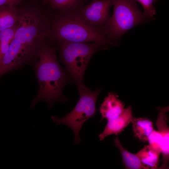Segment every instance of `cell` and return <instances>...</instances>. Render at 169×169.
Instances as JSON below:
<instances>
[{
	"label": "cell",
	"mask_w": 169,
	"mask_h": 169,
	"mask_svg": "<svg viewBox=\"0 0 169 169\" xmlns=\"http://www.w3.org/2000/svg\"><path fill=\"white\" fill-rule=\"evenodd\" d=\"M48 13L49 28L46 38L51 43L96 42L107 47L118 43L107 38L104 27L93 25L82 14L80 8Z\"/></svg>",
	"instance_id": "6da1fadb"
},
{
	"label": "cell",
	"mask_w": 169,
	"mask_h": 169,
	"mask_svg": "<svg viewBox=\"0 0 169 169\" xmlns=\"http://www.w3.org/2000/svg\"><path fill=\"white\" fill-rule=\"evenodd\" d=\"M56 49L51 43L44 40L38 53L39 60L34 64V69L39 90L32 102L30 110L40 101L45 102L50 108L56 101L64 103L68 100L62 92L69 81V77L57 60Z\"/></svg>",
	"instance_id": "7a4b0ae2"
},
{
	"label": "cell",
	"mask_w": 169,
	"mask_h": 169,
	"mask_svg": "<svg viewBox=\"0 0 169 169\" xmlns=\"http://www.w3.org/2000/svg\"><path fill=\"white\" fill-rule=\"evenodd\" d=\"M18 8V26L14 38L22 47L24 65L34 64L49 29L48 13L36 6Z\"/></svg>",
	"instance_id": "3957f363"
},
{
	"label": "cell",
	"mask_w": 169,
	"mask_h": 169,
	"mask_svg": "<svg viewBox=\"0 0 169 169\" xmlns=\"http://www.w3.org/2000/svg\"><path fill=\"white\" fill-rule=\"evenodd\" d=\"M61 62L76 84L83 83L86 68L96 52L107 47L98 43L58 42Z\"/></svg>",
	"instance_id": "277c9868"
},
{
	"label": "cell",
	"mask_w": 169,
	"mask_h": 169,
	"mask_svg": "<svg viewBox=\"0 0 169 169\" xmlns=\"http://www.w3.org/2000/svg\"><path fill=\"white\" fill-rule=\"evenodd\" d=\"M113 12L104 27L109 40L116 43L133 27L153 19L146 17L138 8L136 0H112Z\"/></svg>",
	"instance_id": "5b68a950"
},
{
	"label": "cell",
	"mask_w": 169,
	"mask_h": 169,
	"mask_svg": "<svg viewBox=\"0 0 169 169\" xmlns=\"http://www.w3.org/2000/svg\"><path fill=\"white\" fill-rule=\"evenodd\" d=\"M77 85L79 99L74 108L64 117L59 118L54 115L51 116V119L57 125L64 124L72 129L74 136V143L77 145L81 141L79 133L82 126L86 121L94 116L96 111V103L101 90L92 91L83 83Z\"/></svg>",
	"instance_id": "8992f818"
},
{
	"label": "cell",
	"mask_w": 169,
	"mask_h": 169,
	"mask_svg": "<svg viewBox=\"0 0 169 169\" xmlns=\"http://www.w3.org/2000/svg\"><path fill=\"white\" fill-rule=\"evenodd\" d=\"M112 0H92L89 4L80 8L85 18L92 25L104 27L110 18V10Z\"/></svg>",
	"instance_id": "52a82bcc"
},
{
	"label": "cell",
	"mask_w": 169,
	"mask_h": 169,
	"mask_svg": "<svg viewBox=\"0 0 169 169\" xmlns=\"http://www.w3.org/2000/svg\"><path fill=\"white\" fill-rule=\"evenodd\" d=\"M134 118L131 106L129 105L117 117L107 120L103 131L99 135L100 140H103L106 137L111 135L118 136L131 123Z\"/></svg>",
	"instance_id": "ba28073f"
},
{
	"label": "cell",
	"mask_w": 169,
	"mask_h": 169,
	"mask_svg": "<svg viewBox=\"0 0 169 169\" xmlns=\"http://www.w3.org/2000/svg\"><path fill=\"white\" fill-rule=\"evenodd\" d=\"M158 114L156 122L158 131L162 138L161 153L162 164L160 169L167 168L169 161V128L167 125L166 113L169 111V106L158 107Z\"/></svg>",
	"instance_id": "9c48e42d"
},
{
	"label": "cell",
	"mask_w": 169,
	"mask_h": 169,
	"mask_svg": "<svg viewBox=\"0 0 169 169\" xmlns=\"http://www.w3.org/2000/svg\"><path fill=\"white\" fill-rule=\"evenodd\" d=\"M125 105L118 99V96L113 92L109 93L99 108L102 118L107 120L115 118L124 110Z\"/></svg>",
	"instance_id": "30bf717a"
},
{
	"label": "cell",
	"mask_w": 169,
	"mask_h": 169,
	"mask_svg": "<svg viewBox=\"0 0 169 169\" xmlns=\"http://www.w3.org/2000/svg\"><path fill=\"white\" fill-rule=\"evenodd\" d=\"M19 17V9L17 6L7 5L0 7V31L15 26Z\"/></svg>",
	"instance_id": "8fae6325"
},
{
	"label": "cell",
	"mask_w": 169,
	"mask_h": 169,
	"mask_svg": "<svg viewBox=\"0 0 169 169\" xmlns=\"http://www.w3.org/2000/svg\"><path fill=\"white\" fill-rule=\"evenodd\" d=\"M131 123L135 136L145 142L148 141L149 135L154 129L152 122L146 118H134Z\"/></svg>",
	"instance_id": "7c38bea8"
},
{
	"label": "cell",
	"mask_w": 169,
	"mask_h": 169,
	"mask_svg": "<svg viewBox=\"0 0 169 169\" xmlns=\"http://www.w3.org/2000/svg\"><path fill=\"white\" fill-rule=\"evenodd\" d=\"M114 142L115 145L120 152L126 169H148L142 164L136 154L129 152L123 147L118 137H116L114 139Z\"/></svg>",
	"instance_id": "4fadbf2b"
},
{
	"label": "cell",
	"mask_w": 169,
	"mask_h": 169,
	"mask_svg": "<svg viewBox=\"0 0 169 169\" xmlns=\"http://www.w3.org/2000/svg\"><path fill=\"white\" fill-rule=\"evenodd\" d=\"M142 164L148 169H157L159 167L160 154L150 145L145 146L136 154Z\"/></svg>",
	"instance_id": "5bb4252c"
},
{
	"label": "cell",
	"mask_w": 169,
	"mask_h": 169,
	"mask_svg": "<svg viewBox=\"0 0 169 169\" xmlns=\"http://www.w3.org/2000/svg\"><path fill=\"white\" fill-rule=\"evenodd\" d=\"M18 26V23L14 27L0 31V62L8 51Z\"/></svg>",
	"instance_id": "9a60e30c"
},
{
	"label": "cell",
	"mask_w": 169,
	"mask_h": 169,
	"mask_svg": "<svg viewBox=\"0 0 169 169\" xmlns=\"http://www.w3.org/2000/svg\"><path fill=\"white\" fill-rule=\"evenodd\" d=\"M52 9L55 11H66L82 7L84 0H49Z\"/></svg>",
	"instance_id": "2e32d148"
},
{
	"label": "cell",
	"mask_w": 169,
	"mask_h": 169,
	"mask_svg": "<svg viewBox=\"0 0 169 169\" xmlns=\"http://www.w3.org/2000/svg\"><path fill=\"white\" fill-rule=\"evenodd\" d=\"M148 141L149 145L156 151L160 154L161 153L162 138L158 131L154 129L149 135Z\"/></svg>",
	"instance_id": "e0dca14e"
},
{
	"label": "cell",
	"mask_w": 169,
	"mask_h": 169,
	"mask_svg": "<svg viewBox=\"0 0 169 169\" xmlns=\"http://www.w3.org/2000/svg\"><path fill=\"white\" fill-rule=\"evenodd\" d=\"M140 3L143 8L144 13L147 17L154 19L153 16L156 13V10L153 4L155 0H136Z\"/></svg>",
	"instance_id": "ac0fdd59"
},
{
	"label": "cell",
	"mask_w": 169,
	"mask_h": 169,
	"mask_svg": "<svg viewBox=\"0 0 169 169\" xmlns=\"http://www.w3.org/2000/svg\"><path fill=\"white\" fill-rule=\"evenodd\" d=\"M24 0H0V7L7 5L17 7Z\"/></svg>",
	"instance_id": "d6986e66"
},
{
	"label": "cell",
	"mask_w": 169,
	"mask_h": 169,
	"mask_svg": "<svg viewBox=\"0 0 169 169\" xmlns=\"http://www.w3.org/2000/svg\"><path fill=\"white\" fill-rule=\"evenodd\" d=\"M156 0H155V2Z\"/></svg>",
	"instance_id": "ffe728a7"
}]
</instances>
